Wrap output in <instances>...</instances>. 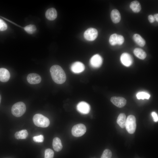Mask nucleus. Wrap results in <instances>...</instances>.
Returning <instances> with one entry per match:
<instances>
[{"label": "nucleus", "mask_w": 158, "mask_h": 158, "mask_svg": "<svg viewBox=\"0 0 158 158\" xmlns=\"http://www.w3.org/2000/svg\"><path fill=\"white\" fill-rule=\"evenodd\" d=\"M51 78L53 81L58 84H62L65 82L66 76L62 68L58 65L52 66L50 69Z\"/></svg>", "instance_id": "obj_1"}, {"label": "nucleus", "mask_w": 158, "mask_h": 158, "mask_svg": "<svg viewBox=\"0 0 158 158\" xmlns=\"http://www.w3.org/2000/svg\"><path fill=\"white\" fill-rule=\"evenodd\" d=\"M33 121L35 125L38 127L46 128L49 125V119L42 114H37L33 117Z\"/></svg>", "instance_id": "obj_2"}, {"label": "nucleus", "mask_w": 158, "mask_h": 158, "mask_svg": "<svg viewBox=\"0 0 158 158\" xmlns=\"http://www.w3.org/2000/svg\"><path fill=\"white\" fill-rule=\"evenodd\" d=\"M26 106L23 102H19L14 104L11 108L12 114L16 117L22 116L25 112Z\"/></svg>", "instance_id": "obj_3"}, {"label": "nucleus", "mask_w": 158, "mask_h": 158, "mask_svg": "<svg viewBox=\"0 0 158 158\" xmlns=\"http://www.w3.org/2000/svg\"><path fill=\"white\" fill-rule=\"evenodd\" d=\"M136 127V120L135 116L132 115L128 116L126 119L125 126L128 132L130 134L133 133L135 130Z\"/></svg>", "instance_id": "obj_4"}, {"label": "nucleus", "mask_w": 158, "mask_h": 158, "mask_svg": "<svg viewBox=\"0 0 158 158\" xmlns=\"http://www.w3.org/2000/svg\"><path fill=\"white\" fill-rule=\"evenodd\" d=\"M86 128L85 126L82 123H79L74 126L72 128L71 132L72 135L75 137L82 136L86 132Z\"/></svg>", "instance_id": "obj_5"}, {"label": "nucleus", "mask_w": 158, "mask_h": 158, "mask_svg": "<svg viewBox=\"0 0 158 158\" xmlns=\"http://www.w3.org/2000/svg\"><path fill=\"white\" fill-rule=\"evenodd\" d=\"M98 32L96 29L91 28L87 29L84 33V37L87 40L92 41L97 37Z\"/></svg>", "instance_id": "obj_6"}, {"label": "nucleus", "mask_w": 158, "mask_h": 158, "mask_svg": "<svg viewBox=\"0 0 158 158\" xmlns=\"http://www.w3.org/2000/svg\"><path fill=\"white\" fill-rule=\"evenodd\" d=\"M76 108L78 112L83 114H88L90 110V105L84 101L79 102L77 105Z\"/></svg>", "instance_id": "obj_7"}, {"label": "nucleus", "mask_w": 158, "mask_h": 158, "mask_svg": "<svg viewBox=\"0 0 158 158\" xmlns=\"http://www.w3.org/2000/svg\"><path fill=\"white\" fill-rule=\"evenodd\" d=\"M102 63V59L98 54L93 56L90 60L91 66L94 68H98L101 66Z\"/></svg>", "instance_id": "obj_8"}, {"label": "nucleus", "mask_w": 158, "mask_h": 158, "mask_svg": "<svg viewBox=\"0 0 158 158\" xmlns=\"http://www.w3.org/2000/svg\"><path fill=\"white\" fill-rule=\"evenodd\" d=\"M71 71L75 73H79L83 72L85 70V66L81 62L76 61L73 63L71 67Z\"/></svg>", "instance_id": "obj_9"}, {"label": "nucleus", "mask_w": 158, "mask_h": 158, "mask_svg": "<svg viewBox=\"0 0 158 158\" xmlns=\"http://www.w3.org/2000/svg\"><path fill=\"white\" fill-rule=\"evenodd\" d=\"M28 82L30 84H36L40 83L41 81V78L38 74L31 73L29 74L27 78Z\"/></svg>", "instance_id": "obj_10"}, {"label": "nucleus", "mask_w": 158, "mask_h": 158, "mask_svg": "<svg viewBox=\"0 0 158 158\" xmlns=\"http://www.w3.org/2000/svg\"><path fill=\"white\" fill-rule=\"evenodd\" d=\"M120 59L121 63L127 67L130 66L133 62V59L131 56L126 53H124L122 54Z\"/></svg>", "instance_id": "obj_11"}, {"label": "nucleus", "mask_w": 158, "mask_h": 158, "mask_svg": "<svg viewBox=\"0 0 158 158\" xmlns=\"http://www.w3.org/2000/svg\"><path fill=\"white\" fill-rule=\"evenodd\" d=\"M111 101L115 105L119 108L123 107L126 103V99L122 97H112L111 99Z\"/></svg>", "instance_id": "obj_12"}, {"label": "nucleus", "mask_w": 158, "mask_h": 158, "mask_svg": "<svg viewBox=\"0 0 158 158\" xmlns=\"http://www.w3.org/2000/svg\"><path fill=\"white\" fill-rule=\"evenodd\" d=\"M10 77L9 71L4 68H0V81L3 82L8 81Z\"/></svg>", "instance_id": "obj_13"}, {"label": "nucleus", "mask_w": 158, "mask_h": 158, "mask_svg": "<svg viewBox=\"0 0 158 158\" xmlns=\"http://www.w3.org/2000/svg\"><path fill=\"white\" fill-rule=\"evenodd\" d=\"M46 18L48 20H55L57 16V12L54 8H51L48 9L45 13Z\"/></svg>", "instance_id": "obj_14"}, {"label": "nucleus", "mask_w": 158, "mask_h": 158, "mask_svg": "<svg viewBox=\"0 0 158 158\" xmlns=\"http://www.w3.org/2000/svg\"><path fill=\"white\" fill-rule=\"evenodd\" d=\"M111 17L112 22L117 23H119L121 19V16L120 12L118 10L114 9L111 11Z\"/></svg>", "instance_id": "obj_15"}, {"label": "nucleus", "mask_w": 158, "mask_h": 158, "mask_svg": "<svg viewBox=\"0 0 158 158\" xmlns=\"http://www.w3.org/2000/svg\"><path fill=\"white\" fill-rule=\"evenodd\" d=\"M52 146L53 149L56 152L60 151L63 146L60 139L58 137L54 138L53 140Z\"/></svg>", "instance_id": "obj_16"}, {"label": "nucleus", "mask_w": 158, "mask_h": 158, "mask_svg": "<svg viewBox=\"0 0 158 158\" xmlns=\"http://www.w3.org/2000/svg\"><path fill=\"white\" fill-rule=\"evenodd\" d=\"M126 120V115L124 113H121L118 117L117 123L121 128H124L125 127Z\"/></svg>", "instance_id": "obj_17"}, {"label": "nucleus", "mask_w": 158, "mask_h": 158, "mask_svg": "<svg viewBox=\"0 0 158 158\" xmlns=\"http://www.w3.org/2000/svg\"><path fill=\"white\" fill-rule=\"evenodd\" d=\"M134 41L139 46L143 47L145 44V40L139 34H135L133 36Z\"/></svg>", "instance_id": "obj_18"}, {"label": "nucleus", "mask_w": 158, "mask_h": 158, "mask_svg": "<svg viewBox=\"0 0 158 158\" xmlns=\"http://www.w3.org/2000/svg\"><path fill=\"white\" fill-rule=\"evenodd\" d=\"M133 52L136 56L142 59H144L147 56L146 52L143 49L139 48L135 49Z\"/></svg>", "instance_id": "obj_19"}, {"label": "nucleus", "mask_w": 158, "mask_h": 158, "mask_svg": "<svg viewBox=\"0 0 158 158\" xmlns=\"http://www.w3.org/2000/svg\"><path fill=\"white\" fill-rule=\"evenodd\" d=\"M130 7L133 11L135 13L139 12L141 10V5L137 1H132L130 4Z\"/></svg>", "instance_id": "obj_20"}, {"label": "nucleus", "mask_w": 158, "mask_h": 158, "mask_svg": "<svg viewBox=\"0 0 158 158\" xmlns=\"http://www.w3.org/2000/svg\"><path fill=\"white\" fill-rule=\"evenodd\" d=\"M28 135V133L26 130L17 131L15 134V137L17 139H25Z\"/></svg>", "instance_id": "obj_21"}, {"label": "nucleus", "mask_w": 158, "mask_h": 158, "mask_svg": "<svg viewBox=\"0 0 158 158\" xmlns=\"http://www.w3.org/2000/svg\"><path fill=\"white\" fill-rule=\"evenodd\" d=\"M136 96L138 99H148L150 97V95L146 92H142L138 93Z\"/></svg>", "instance_id": "obj_22"}, {"label": "nucleus", "mask_w": 158, "mask_h": 158, "mask_svg": "<svg viewBox=\"0 0 158 158\" xmlns=\"http://www.w3.org/2000/svg\"><path fill=\"white\" fill-rule=\"evenodd\" d=\"M24 29L27 32L30 34L34 33L36 30L35 26L32 25L26 26L24 28Z\"/></svg>", "instance_id": "obj_23"}, {"label": "nucleus", "mask_w": 158, "mask_h": 158, "mask_svg": "<svg viewBox=\"0 0 158 158\" xmlns=\"http://www.w3.org/2000/svg\"><path fill=\"white\" fill-rule=\"evenodd\" d=\"M118 40V35L114 34L111 35L109 38V42L112 45H114L117 44Z\"/></svg>", "instance_id": "obj_24"}, {"label": "nucleus", "mask_w": 158, "mask_h": 158, "mask_svg": "<svg viewBox=\"0 0 158 158\" xmlns=\"http://www.w3.org/2000/svg\"><path fill=\"white\" fill-rule=\"evenodd\" d=\"M44 158H53L54 152L51 149L48 148L46 149L44 152Z\"/></svg>", "instance_id": "obj_25"}, {"label": "nucleus", "mask_w": 158, "mask_h": 158, "mask_svg": "<svg viewBox=\"0 0 158 158\" xmlns=\"http://www.w3.org/2000/svg\"><path fill=\"white\" fill-rule=\"evenodd\" d=\"M112 155L111 151L109 149H106L103 151L101 158H111Z\"/></svg>", "instance_id": "obj_26"}, {"label": "nucleus", "mask_w": 158, "mask_h": 158, "mask_svg": "<svg viewBox=\"0 0 158 158\" xmlns=\"http://www.w3.org/2000/svg\"><path fill=\"white\" fill-rule=\"evenodd\" d=\"M33 139L34 141L36 142H42L44 140V137L42 135L35 136L33 137Z\"/></svg>", "instance_id": "obj_27"}, {"label": "nucleus", "mask_w": 158, "mask_h": 158, "mask_svg": "<svg viewBox=\"0 0 158 158\" xmlns=\"http://www.w3.org/2000/svg\"><path fill=\"white\" fill-rule=\"evenodd\" d=\"M7 28L6 23L2 20L0 18V31H4Z\"/></svg>", "instance_id": "obj_28"}, {"label": "nucleus", "mask_w": 158, "mask_h": 158, "mask_svg": "<svg viewBox=\"0 0 158 158\" xmlns=\"http://www.w3.org/2000/svg\"><path fill=\"white\" fill-rule=\"evenodd\" d=\"M124 38L123 36L118 35V40L117 44L118 45L122 44L124 42Z\"/></svg>", "instance_id": "obj_29"}, {"label": "nucleus", "mask_w": 158, "mask_h": 158, "mask_svg": "<svg viewBox=\"0 0 158 158\" xmlns=\"http://www.w3.org/2000/svg\"><path fill=\"white\" fill-rule=\"evenodd\" d=\"M152 115L154 121L155 122H157L158 121V117L156 113L155 112H153L152 113Z\"/></svg>", "instance_id": "obj_30"}, {"label": "nucleus", "mask_w": 158, "mask_h": 158, "mask_svg": "<svg viewBox=\"0 0 158 158\" xmlns=\"http://www.w3.org/2000/svg\"><path fill=\"white\" fill-rule=\"evenodd\" d=\"M148 19L150 23H153L155 20L153 16L151 15H149L148 16Z\"/></svg>", "instance_id": "obj_31"}, {"label": "nucleus", "mask_w": 158, "mask_h": 158, "mask_svg": "<svg viewBox=\"0 0 158 158\" xmlns=\"http://www.w3.org/2000/svg\"><path fill=\"white\" fill-rule=\"evenodd\" d=\"M153 16L157 22L158 21V14L156 13Z\"/></svg>", "instance_id": "obj_32"}, {"label": "nucleus", "mask_w": 158, "mask_h": 158, "mask_svg": "<svg viewBox=\"0 0 158 158\" xmlns=\"http://www.w3.org/2000/svg\"><path fill=\"white\" fill-rule=\"evenodd\" d=\"M1 96L0 94V104L1 102Z\"/></svg>", "instance_id": "obj_33"}]
</instances>
